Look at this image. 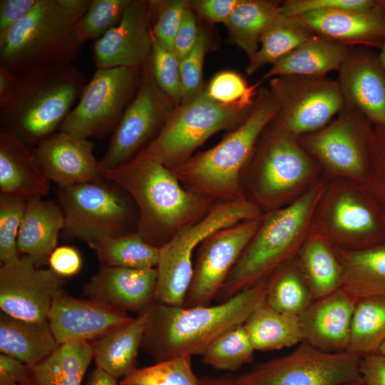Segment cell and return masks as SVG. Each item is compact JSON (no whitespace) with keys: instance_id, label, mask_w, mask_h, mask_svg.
<instances>
[{"instance_id":"49","label":"cell","mask_w":385,"mask_h":385,"mask_svg":"<svg viewBox=\"0 0 385 385\" xmlns=\"http://www.w3.org/2000/svg\"><path fill=\"white\" fill-rule=\"evenodd\" d=\"M379 6V1L374 0H289L280 4L282 14L288 16L332 9L369 11Z\"/></svg>"},{"instance_id":"15","label":"cell","mask_w":385,"mask_h":385,"mask_svg":"<svg viewBox=\"0 0 385 385\" xmlns=\"http://www.w3.org/2000/svg\"><path fill=\"white\" fill-rule=\"evenodd\" d=\"M270 90L278 106L270 124L297 138L324 128L345 106L338 82L325 76L274 77Z\"/></svg>"},{"instance_id":"34","label":"cell","mask_w":385,"mask_h":385,"mask_svg":"<svg viewBox=\"0 0 385 385\" xmlns=\"http://www.w3.org/2000/svg\"><path fill=\"white\" fill-rule=\"evenodd\" d=\"M255 350L272 351L303 342L299 316L279 312L265 302L243 324Z\"/></svg>"},{"instance_id":"57","label":"cell","mask_w":385,"mask_h":385,"mask_svg":"<svg viewBox=\"0 0 385 385\" xmlns=\"http://www.w3.org/2000/svg\"><path fill=\"white\" fill-rule=\"evenodd\" d=\"M85 385H120L118 378L96 367L90 373Z\"/></svg>"},{"instance_id":"55","label":"cell","mask_w":385,"mask_h":385,"mask_svg":"<svg viewBox=\"0 0 385 385\" xmlns=\"http://www.w3.org/2000/svg\"><path fill=\"white\" fill-rule=\"evenodd\" d=\"M29 366L8 355L0 354V385H21Z\"/></svg>"},{"instance_id":"19","label":"cell","mask_w":385,"mask_h":385,"mask_svg":"<svg viewBox=\"0 0 385 385\" xmlns=\"http://www.w3.org/2000/svg\"><path fill=\"white\" fill-rule=\"evenodd\" d=\"M133 317L91 298H76L64 289L53 300L47 322L58 343H91Z\"/></svg>"},{"instance_id":"59","label":"cell","mask_w":385,"mask_h":385,"mask_svg":"<svg viewBox=\"0 0 385 385\" xmlns=\"http://www.w3.org/2000/svg\"><path fill=\"white\" fill-rule=\"evenodd\" d=\"M379 57L381 63L385 68V41L380 48V53H379Z\"/></svg>"},{"instance_id":"32","label":"cell","mask_w":385,"mask_h":385,"mask_svg":"<svg viewBox=\"0 0 385 385\" xmlns=\"http://www.w3.org/2000/svg\"><path fill=\"white\" fill-rule=\"evenodd\" d=\"M314 300L342 287V267L334 247L313 227L297 257Z\"/></svg>"},{"instance_id":"38","label":"cell","mask_w":385,"mask_h":385,"mask_svg":"<svg viewBox=\"0 0 385 385\" xmlns=\"http://www.w3.org/2000/svg\"><path fill=\"white\" fill-rule=\"evenodd\" d=\"M313 301L297 257L269 277L265 303L272 309L299 316Z\"/></svg>"},{"instance_id":"37","label":"cell","mask_w":385,"mask_h":385,"mask_svg":"<svg viewBox=\"0 0 385 385\" xmlns=\"http://www.w3.org/2000/svg\"><path fill=\"white\" fill-rule=\"evenodd\" d=\"M314 34L297 16L281 14L262 34L260 47L249 58L247 73L252 75L266 64L272 65Z\"/></svg>"},{"instance_id":"60","label":"cell","mask_w":385,"mask_h":385,"mask_svg":"<svg viewBox=\"0 0 385 385\" xmlns=\"http://www.w3.org/2000/svg\"><path fill=\"white\" fill-rule=\"evenodd\" d=\"M379 353L385 356V342L383 343V344L381 346Z\"/></svg>"},{"instance_id":"39","label":"cell","mask_w":385,"mask_h":385,"mask_svg":"<svg viewBox=\"0 0 385 385\" xmlns=\"http://www.w3.org/2000/svg\"><path fill=\"white\" fill-rule=\"evenodd\" d=\"M385 342V297L357 302L353 313L347 351L360 357L379 353Z\"/></svg>"},{"instance_id":"54","label":"cell","mask_w":385,"mask_h":385,"mask_svg":"<svg viewBox=\"0 0 385 385\" xmlns=\"http://www.w3.org/2000/svg\"><path fill=\"white\" fill-rule=\"evenodd\" d=\"M361 385H385V356L372 354L360 359Z\"/></svg>"},{"instance_id":"43","label":"cell","mask_w":385,"mask_h":385,"mask_svg":"<svg viewBox=\"0 0 385 385\" xmlns=\"http://www.w3.org/2000/svg\"><path fill=\"white\" fill-rule=\"evenodd\" d=\"M131 0H91L84 16L76 24L80 40H96L121 21Z\"/></svg>"},{"instance_id":"17","label":"cell","mask_w":385,"mask_h":385,"mask_svg":"<svg viewBox=\"0 0 385 385\" xmlns=\"http://www.w3.org/2000/svg\"><path fill=\"white\" fill-rule=\"evenodd\" d=\"M262 217L218 230L200 242L192 280L183 306L210 305L258 229Z\"/></svg>"},{"instance_id":"24","label":"cell","mask_w":385,"mask_h":385,"mask_svg":"<svg viewBox=\"0 0 385 385\" xmlns=\"http://www.w3.org/2000/svg\"><path fill=\"white\" fill-rule=\"evenodd\" d=\"M356 303L342 288L314 300L299 315L303 342L327 352L347 351Z\"/></svg>"},{"instance_id":"53","label":"cell","mask_w":385,"mask_h":385,"mask_svg":"<svg viewBox=\"0 0 385 385\" xmlns=\"http://www.w3.org/2000/svg\"><path fill=\"white\" fill-rule=\"evenodd\" d=\"M38 2V0H1L0 37L12 26L28 16Z\"/></svg>"},{"instance_id":"8","label":"cell","mask_w":385,"mask_h":385,"mask_svg":"<svg viewBox=\"0 0 385 385\" xmlns=\"http://www.w3.org/2000/svg\"><path fill=\"white\" fill-rule=\"evenodd\" d=\"M313 229L332 246L361 250L385 245V219L361 184L341 178L327 183Z\"/></svg>"},{"instance_id":"10","label":"cell","mask_w":385,"mask_h":385,"mask_svg":"<svg viewBox=\"0 0 385 385\" xmlns=\"http://www.w3.org/2000/svg\"><path fill=\"white\" fill-rule=\"evenodd\" d=\"M252 108L221 105L203 90L192 101L173 109L158 135L142 152L174 170L212 135L238 127Z\"/></svg>"},{"instance_id":"35","label":"cell","mask_w":385,"mask_h":385,"mask_svg":"<svg viewBox=\"0 0 385 385\" xmlns=\"http://www.w3.org/2000/svg\"><path fill=\"white\" fill-rule=\"evenodd\" d=\"M281 14L280 4L274 1L240 0L224 24L232 41L250 58L262 34Z\"/></svg>"},{"instance_id":"27","label":"cell","mask_w":385,"mask_h":385,"mask_svg":"<svg viewBox=\"0 0 385 385\" xmlns=\"http://www.w3.org/2000/svg\"><path fill=\"white\" fill-rule=\"evenodd\" d=\"M64 225L65 217L59 204L42 198L27 201L17 238L19 255L29 256L39 267L46 264Z\"/></svg>"},{"instance_id":"33","label":"cell","mask_w":385,"mask_h":385,"mask_svg":"<svg viewBox=\"0 0 385 385\" xmlns=\"http://www.w3.org/2000/svg\"><path fill=\"white\" fill-rule=\"evenodd\" d=\"M93 353L91 343H68L48 358L29 366L21 385H81Z\"/></svg>"},{"instance_id":"1","label":"cell","mask_w":385,"mask_h":385,"mask_svg":"<svg viewBox=\"0 0 385 385\" xmlns=\"http://www.w3.org/2000/svg\"><path fill=\"white\" fill-rule=\"evenodd\" d=\"M137 208L136 232L161 247L185 227L204 217L217 203L186 190L175 173L143 152L105 172Z\"/></svg>"},{"instance_id":"41","label":"cell","mask_w":385,"mask_h":385,"mask_svg":"<svg viewBox=\"0 0 385 385\" xmlns=\"http://www.w3.org/2000/svg\"><path fill=\"white\" fill-rule=\"evenodd\" d=\"M120 385H200L194 374L190 356H181L135 368L121 379Z\"/></svg>"},{"instance_id":"9","label":"cell","mask_w":385,"mask_h":385,"mask_svg":"<svg viewBox=\"0 0 385 385\" xmlns=\"http://www.w3.org/2000/svg\"><path fill=\"white\" fill-rule=\"evenodd\" d=\"M263 214L246 197L217 202L204 217L180 231L160 247L155 301L183 306L192 280L195 249L212 232Z\"/></svg>"},{"instance_id":"18","label":"cell","mask_w":385,"mask_h":385,"mask_svg":"<svg viewBox=\"0 0 385 385\" xmlns=\"http://www.w3.org/2000/svg\"><path fill=\"white\" fill-rule=\"evenodd\" d=\"M65 277L41 268L27 255L0 267V308L15 318L47 320L56 295L63 289Z\"/></svg>"},{"instance_id":"23","label":"cell","mask_w":385,"mask_h":385,"mask_svg":"<svg viewBox=\"0 0 385 385\" xmlns=\"http://www.w3.org/2000/svg\"><path fill=\"white\" fill-rule=\"evenodd\" d=\"M156 268L134 269L101 265L83 286L91 298L128 312H140L155 301Z\"/></svg>"},{"instance_id":"42","label":"cell","mask_w":385,"mask_h":385,"mask_svg":"<svg viewBox=\"0 0 385 385\" xmlns=\"http://www.w3.org/2000/svg\"><path fill=\"white\" fill-rule=\"evenodd\" d=\"M260 82L249 85L238 73L225 70L217 73L204 91L215 102L232 108L251 109L258 93Z\"/></svg>"},{"instance_id":"47","label":"cell","mask_w":385,"mask_h":385,"mask_svg":"<svg viewBox=\"0 0 385 385\" xmlns=\"http://www.w3.org/2000/svg\"><path fill=\"white\" fill-rule=\"evenodd\" d=\"M385 219V127H374L367 178L361 184Z\"/></svg>"},{"instance_id":"44","label":"cell","mask_w":385,"mask_h":385,"mask_svg":"<svg viewBox=\"0 0 385 385\" xmlns=\"http://www.w3.org/2000/svg\"><path fill=\"white\" fill-rule=\"evenodd\" d=\"M27 201L0 194V260L1 265L16 261L20 255L17 238Z\"/></svg>"},{"instance_id":"62","label":"cell","mask_w":385,"mask_h":385,"mask_svg":"<svg viewBox=\"0 0 385 385\" xmlns=\"http://www.w3.org/2000/svg\"><path fill=\"white\" fill-rule=\"evenodd\" d=\"M379 1L385 7V0H380Z\"/></svg>"},{"instance_id":"2","label":"cell","mask_w":385,"mask_h":385,"mask_svg":"<svg viewBox=\"0 0 385 385\" xmlns=\"http://www.w3.org/2000/svg\"><path fill=\"white\" fill-rule=\"evenodd\" d=\"M269 277L211 306L185 307L155 301L148 313L141 349L155 362L202 355L225 332L243 324L265 302Z\"/></svg>"},{"instance_id":"6","label":"cell","mask_w":385,"mask_h":385,"mask_svg":"<svg viewBox=\"0 0 385 385\" xmlns=\"http://www.w3.org/2000/svg\"><path fill=\"white\" fill-rule=\"evenodd\" d=\"M86 81L72 63L16 76L9 99L0 106L1 131L36 145L60 128Z\"/></svg>"},{"instance_id":"5","label":"cell","mask_w":385,"mask_h":385,"mask_svg":"<svg viewBox=\"0 0 385 385\" xmlns=\"http://www.w3.org/2000/svg\"><path fill=\"white\" fill-rule=\"evenodd\" d=\"M91 0H38L0 37V66L15 76L71 63L80 53L76 24Z\"/></svg>"},{"instance_id":"4","label":"cell","mask_w":385,"mask_h":385,"mask_svg":"<svg viewBox=\"0 0 385 385\" xmlns=\"http://www.w3.org/2000/svg\"><path fill=\"white\" fill-rule=\"evenodd\" d=\"M278 110L270 89L261 88L245 120L212 148L194 154L173 170L188 191L215 202L245 196L242 178L257 143Z\"/></svg>"},{"instance_id":"31","label":"cell","mask_w":385,"mask_h":385,"mask_svg":"<svg viewBox=\"0 0 385 385\" xmlns=\"http://www.w3.org/2000/svg\"><path fill=\"white\" fill-rule=\"evenodd\" d=\"M334 248L342 267V289L356 302L385 297V245L361 250Z\"/></svg>"},{"instance_id":"56","label":"cell","mask_w":385,"mask_h":385,"mask_svg":"<svg viewBox=\"0 0 385 385\" xmlns=\"http://www.w3.org/2000/svg\"><path fill=\"white\" fill-rule=\"evenodd\" d=\"M16 76L0 66V106L9 99Z\"/></svg>"},{"instance_id":"50","label":"cell","mask_w":385,"mask_h":385,"mask_svg":"<svg viewBox=\"0 0 385 385\" xmlns=\"http://www.w3.org/2000/svg\"><path fill=\"white\" fill-rule=\"evenodd\" d=\"M201 29H199L195 12L188 6L184 11L182 21L176 34L173 52L180 61L195 47Z\"/></svg>"},{"instance_id":"20","label":"cell","mask_w":385,"mask_h":385,"mask_svg":"<svg viewBox=\"0 0 385 385\" xmlns=\"http://www.w3.org/2000/svg\"><path fill=\"white\" fill-rule=\"evenodd\" d=\"M152 44L148 2L131 0L120 23L93 41L96 68H142L149 61Z\"/></svg>"},{"instance_id":"11","label":"cell","mask_w":385,"mask_h":385,"mask_svg":"<svg viewBox=\"0 0 385 385\" xmlns=\"http://www.w3.org/2000/svg\"><path fill=\"white\" fill-rule=\"evenodd\" d=\"M374 128L359 111L345 103L336 120L298 140L329 178L362 184L369 172Z\"/></svg>"},{"instance_id":"40","label":"cell","mask_w":385,"mask_h":385,"mask_svg":"<svg viewBox=\"0 0 385 385\" xmlns=\"http://www.w3.org/2000/svg\"><path fill=\"white\" fill-rule=\"evenodd\" d=\"M255 351L241 324L217 337L202 355V361L215 369L235 371L253 361Z\"/></svg>"},{"instance_id":"51","label":"cell","mask_w":385,"mask_h":385,"mask_svg":"<svg viewBox=\"0 0 385 385\" xmlns=\"http://www.w3.org/2000/svg\"><path fill=\"white\" fill-rule=\"evenodd\" d=\"M240 0H194L189 6L200 18L210 23H223L228 19Z\"/></svg>"},{"instance_id":"30","label":"cell","mask_w":385,"mask_h":385,"mask_svg":"<svg viewBox=\"0 0 385 385\" xmlns=\"http://www.w3.org/2000/svg\"><path fill=\"white\" fill-rule=\"evenodd\" d=\"M147 317L145 309L130 322L91 342L96 367L118 379L124 378L137 368V355L142 346Z\"/></svg>"},{"instance_id":"45","label":"cell","mask_w":385,"mask_h":385,"mask_svg":"<svg viewBox=\"0 0 385 385\" xmlns=\"http://www.w3.org/2000/svg\"><path fill=\"white\" fill-rule=\"evenodd\" d=\"M152 50L148 61L159 88L178 106L182 101L180 61L173 51L163 47L152 33Z\"/></svg>"},{"instance_id":"58","label":"cell","mask_w":385,"mask_h":385,"mask_svg":"<svg viewBox=\"0 0 385 385\" xmlns=\"http://www.w3.org/2000/svg\"><path fill=\"white\" fill-rule=\"evenodd\" d=\"M200 385H241L238 384L234 376H203L200 378Z\"/></svg>"},{"instance_id":"7","label":"cell","mask_w":385,"mask_h":385,"mask_svg":"<svg viewBox=\"0 0 385 385\" xmlns=\"http://www.w3.org/2000/svg\"><path fill=\"white\" fill-rule=\"evenodd\" d=\"M319 168L297 138L269 124L245 171V196L263 213L281 208L319 180Z\"/></svg>"},{"instance_id":"26","label":"cell","mask_w":385,"mask_h":385,"mask_svg":"<svg viewBox=\"0 0 385 385\" xmlns=\"http://www.w3.org/2000/svg\"><path fill=\"white\" fill-rule=\"evenodd\" d=\"M50 180L36 161L32 150L11 133L0 132V191L26 201L42 198Z\"/></svg>"},{"instance_id":"14","label":"cell","mask_w":385,"mask_h":385,"mask_svg":"<svg viewBox=\"0 0 385 385\" xmlns=\"http://www.w3.org/2000/svg\"><path fill=\"white\" fill-rule=\"evenodd\" d=\"M361 357L327 352L302 342L289 354L234 376L241 385H344L361 379Z\"/></svg>"},{"instance_id":"25","label":"cell","mask_w":385,"mask_h":385,"mask_svg":"<svg viewBox=\"0 0 385 385\" xmlns=\"http://www.w3.org/2000/svg\"><path fill=\"white\" fill-rule=\"evenodd\" d=\"M369 11L332 9L297 16L314 34L347 45L361 43L381 48L385 41V7Z\"/></svg>"},{"instance_id":"3","label":"cell","mask_w":385,"mask_h":385,"mask_svg":"<svg viewBox=\"0 0 385 385\" xmlns=\"http://www.w3.org/2000/svg\"><path fill=\"white\" fill-rule=\"evenodd\" d=\"M327 183L318 180L291 203L264 213L216 299L223 302L294 260L313 227Z\"/></svg>"},{"instance_id":"21","label":"cell","mask_w":385,"mask_h":385,"mask_svg":"<svg viewBox=\"0 0 385 385\" xmlns=\"http://www.w3.org/2000/svg\"><path fill=\"white\" fill-rule=\"evenodd\" d=\"M94 144L59 131L35 145L32 154L41 170L59 188L106 179Z\"/></svg>"},{"instance_id":"13","label":"cell","mask_w":385,"mask_h":385,"mask_svg":"<svg viewBox=\"0 0 385 385\" xmlns=\"http://www.w3.org/2000/svg\"><path fill=\"white\" fill-rule=\"evenodd\" d=\"M141 74L142 68H137L96 69L59 131L81 139L101 138L114 131Z\"/></svg>"},{"instance_id":"12","label":"cell","mask_w":385,"mask_h":385,"mask_svg":"<svg viewBox=\"0 0 385 385\" xmlns=\"http://www.w3.org/2000/svg\"><path fill=\"white\" fill-rule=\"evenodd\" d=\"M123 190L103 180L59 188L58 204L64 217V233L87 243L128 232L135 222L133 208Z\"/></svg>"},{"instance_id":"36","label":"cell","mask_w":385,"mask_h":385,"mask_svg":"<svg viewBox=\"0 0 385 385\" xmlns=\"http://www.w3.org/2000/svg\"><path fill=\"white\" fill-rule=\"evenodd\" d=\"M101 265L134 269L156 268L160 248L146 242L136 231L107 236L88 242Z\"/></svg>"},{"instance_id":"29","label":"cell","mask_w":385,"mask_h":385,"mask_svg":"<svg viewBox=\"0 0 385 385\" xmlns=\"http://www.w3.org/2000/svg\"><path fill=\"white\" fill-rule=\"evenodd\" d=\"M59 346L47 320H24L1 312V354L32 366L45 360Z\"/></svg>"},{"instance_id":"61","label":"cell","mask_w":385,"mask_h":385,"mask_svg":"<svg viewBox=\"0 0 385 385\" xmlns=\"http://www.w3.org/2000/svg\"><path fill=\"white\" fill-rule=\"evenodd\" d=\"M344 385H361V379H360L359 381H353V382L348 383V384H344Z\"/></svg>"},{"instance_id":"16","label":"cell","mask_w":385,"mask_h":385,"mask_svg":"<svg viewBox=\"0 0 385 385\" xmlns=\"http://www.w3.org/2000/svg\"><path fill=\"white\" fill-rule=\"evenodd\" d=\"M175 103L156 83L148 62L142 68L139 86L113 131L100 160L105 172L123 165L140 153L158 135Z\"/></svg>"},{"instance_id":"22","label":"cell","mask_w":385,"mask_h":385,"mask_svg":"<svg viewBox=\"0 0 385 385\" xmlns=\"http://www.w3.org/2000/svg\"><path fill=\"white\" fill-rule=\"evenodd\" d=\"M345 103L374 127H385V68L371 48L351 50L339 70Z\"/></svg>"},{"instance_id":"28","label":"cell","mask_w":385,"mask_h":385,"mask_svg":"<svg viewBox=\"0 0 385 385\" xmlns=\"http://www.w3.org/2000/svg\"><path fill=\"white\" fill-rule=\"evenodd\" d=\"M349 51L347 45L314 34L273 63L263 78L285 76L323 77L329 71H339Z\"/></svg>"},{"instance_id":"46","label":"cell","mask_w":385,"mask_h":385,"mask_svg":"<svg viewBox=\"0 0 385 385\" xmlns=\"http://www.w3.org/2000/svg\"><path fill=\"white\" fill-rule=\"evenodd\" d=\"M152 33L159 43L173 51V43L189 1H148Z\"/></svg>"},{"instance_id":"48","label":"cell","mask_w":385,"mask_h":385,"mask_svg":"<svg viewBox=\"0 0 385 385\" xmlns=\"http://www.w3.org/2000/svg\"><path fill=\"white\" fill-rule=\"evenodd\" d=\"M207 37L201 29L193 49L180 61V75L182 90L180 105L195 99L203 90L202 69L207 49Z\"/></svg>"},{"instance_id":"52","label":"cell","mask_w":385,"mask_h":385,"mask_svg":"<svg viewBox=\"0 0 385 385\" xmlns=\"http://www.w3.org/2000/svg\"><path fill=\"white\" fill-rule=\"evenodd\" d=\"M48 262L53 272L63 277L76 274L82 267L79 252L67 245L56 247L49 256Z\"/></svg>"}]
</instances>
